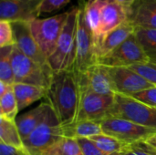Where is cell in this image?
<instances>
[{
    "mask_svg": "<svg viewBox=\"0 0 156 155\" xmlns=\"http://www.w3.org/2000/svg\"><path fill=\"white\" fill-rule=\"evenodd\" d=\"M45 99L55 111L61 125L68 126L74 123L80 102L78 74L71 69L54 72Z\"/></svg>",
    "mask_w": 156,
    "mask_h": 155,
    "instance_id": "1",
    "label": "cell"
},
{
    "mask_svg": "<svg viewBox=\"0 0 156 155\" xmlns=\"http://www.w3.org/2000/svg\"><path fill=\"white\" fill-rule=\"evenodd\" d=\"M69 15L62 32L52 55L48 58V64L53 72L71 69L76 55V35L79 7L73 6L68 10Z\"/></svg>",
    "mask_w": 156,
    "mask_h": 155,
    "instance_id": "2",
    "label": "cell"
},
{
    "mask_svg": "<svg viewBox=\"0 0 156 155\" xmlns=\"http://www.w3.org/2000/svg\"><path fill=\"white\" fill-rule=\"evenodd\" d=\"M86 0H79V14L76 35V55L71 68L78 75L86 71L90 67L97 63L95 55V44L92 31L86 20Z\"/></svg>",
    "mask_w": 156,
    "mask_h": 155,
    "instance_id": "3",
    "label": "cell"
},
{
    "mask_svg": "<svg viewBox=\"0 0 156 155\" xmlns=\"http://www.w3.org/2000/svg\"><path fill=\"white\" fill-rule=\"evenodd\" d=\"M11 64L15 75V83H25L48 88L53 70L48 65H40L24 55L16 45L13 47Z\"/></svg>",
    "mask_w": 156,
    "mask_h": 155,
    "instance_id": "4",
    "label": "cell"
},
{
    "mask_svg": "<svg viewBox=\"0 0 156 155\" xmlns=\"http://www.w3.org/2000/svg\"><path fill=\"white\" fill-rule=\"evenodd\" d=\"M65 137L64 126L59 122L53 109L47 119L24 141L29 155H41L47 149Z\"/></svg>",
    "mask_w": 156,
    "mask_h": 155,
    "instance_id": "5",
    "label": "cell"
},
{
    "mask_svg": "<svg viewBox=\"0 0 156 155\" xmlns=\"http://www.w3.org/2000/svg\"><path fill=\"white\" fill-rule=\"evenodd\" d=\"M68 15L67 11L47 18H35L29 22L31 33L47 58L52 55L57 47Z\"/></svg>",
    "mask_w": 156,
    "mask_h": 155,
    "instance_id": "6",
    "label": "cell"
},
{
    "mask_svg": "<svg viewBox=\"0 0 156 155\" xmlns=\"http://www.w3.org/2000/svg\"><path fill=\"white\" fill-rule=\"evenodd\" d=\"M109 117L122 118L156 131V108L147 106L129 96L115 95Z\"/></svg>",
    "mask_w": 156,
    "mask_h": 155,
    "instance_id": "7",
    "label": "cell"
},
{
    "mask_svg": "<svg viewBox=\"0 0 156 155\" xmlns=\"http://www.w3.org/2000/svg\"><path fill=\"white\" fill-rule=\"evenodd\" d=\"M148 62L149 59L139 44L135 34L128 37L110 54L97 60L98 64H101L109 68H130L134 65Z\"/></svg>",
    "mask_w": 156,
    "mask_h": 155,
    "instance_id": "8",
    "label": "cell"
},
{
    "mask_svg": "<svg viewBox=\"0 0 156 155\" xmlns=\"http://www.w3.org/2000/svg\"><path fill=\"white\" fill-rule=\"evenodd\" d=\"M115 95H101L90 90H80V102L77 116L78 121L101 122L109 117L114 105Z\"/></svg>",
    "mask_w": 156,
    "mask_h": 155,
    "instance_id": "9",
    "label": "cell"
},
{
    "mask_svg": "<svg viewBox=\"0 0 156 155\" xmlns=\"http://www.w3.org/2000/svg\"><path fill=\"white\" fill-rule=\"evenodd\" d=\"M101 125L104 134L112 136L127 144L144 141L156 132L151 128L116 117L105 118L101 122Z\"/></svg>",
    "mask_w": 156,
    "mask_h": 155,
    "instance_id": "10",
    "label": "cell"
},
{
    "mask_svg": "<svg viewBox=\"0 0 156 155\" xmlns=\"http://www.w3.org/2000/svg\"><path fill=\"white\" fill-rule=\"evenodd\" d=\"M80 90H87L101 95H116L109 67L94 64L78 75Z\"/></svg>",
    "mask_w": 156,
    "mask_h": 155,
    "instance_id": "11",
    "label": "cell"
},
{
    "mask_svg": "<svg viewBox=\"0 0 156 155\" xmlns=\"http://www.w3.org/2000/svg\"><path fill=\"white\" fill-rule=\"evenodd\" d=\"M109 69L116 94L132 96L139 91L155 87L131 68H109Z\"/></svg>",
    "mask_w": 156,
    "mask_h": 155,
    "instance_id": "12",
    "label": "cell"
},
{
    "mask_svg": "<svg viewBox=\"0 0 156 155\" xmlns=\"http://www.w3.org/2000/svg\"><path fill=\"white\" fill-rule=\"evenodd\" d=\"M11 24L14 32L15 45L16 48L24 55L37 63L40 65H48V58L40 49L31 33L29 22L17 21Z\"/></svg>",
    "mask_w": 156,
    "mask_h": 155,
    "instance_id": "13",
    "label": "cell"
},
{
    "mask_svg": "<svg viewBox=\"0 0 156 155\" xmlns=\"http://www.w3.org/2000/svg\"><path fill=\"white\" fill-rule=\"evenodd\" d=\"M40 5L22 0H0V19L8 22H31L39 16Z\"/></svg>",
    "mask_w": 156,
    "mask_h": 155,
    "instance_id": "14",
    "label": "cell"
},
{
    "mask_svg": "<svg viewBox=\"0 0 156 155\" xmlns=\"http://www.w3.org/2000/svg\"><path fill=\"white\" fill-rule=\"evenodd\" d=\"M128 21L126 11L116 0H106L101 12V22L98 37L94 40L96 45L106 34Z\"/></svg>",
    "mask_w": 156,
    "mask_h": 155,
    "instance_id": "15",
    "label": "cell"
},
{
    "mask_svg": "<svg viewBox=\"0 0 156 155\" xmlns=\"http://www.w3.org/2000/svg\"><path fill=\"white\" fill-rule=\"evenodd\" d=\"M135 29L136 27L128 20L106 34L95 45V55L97 60L107 56L115 48H117L128 37L135 33Z\"/></svg>",
    "mask_w": 156,
    "mask_h": 155,
    "instance_id": "16",
    "label": "cell"
},
{
    "mask_svg": "<svg viewBox=\"0 0 156 155\" xmlns=\"http://www.w3.org/2000/svg\"><path fill=\"white\" fill-rule=\"evenodd\" d=\"M128 20L135 27L156 29V0H135Z\"/></svg>",
    "mask_w": 156,
    "mask_h": 155,
    "instance_id": "17",
    "label": "cell"
},
{
    "mask_svg": "<svg viewBox=\"0 0 156 155\" xmlns=\"http://www.w3.org/2000/svg\"><path fill=\"white\" fill-rule=\"evenodd\" d=\"M51 110V106L47 101L41 102L35 109L18 116L16 119V122L23 141L44 122Z\"/></svg>",
    "mask_w": 156,
    "mask_h": 155,
    "instance_id": "18",
    "label": "cell"
},
{
    "mask_svg": "<svg viewBox=\"0 0 156 155\" xmlns=\"http://www.w3.org/2000/svg\"><path fill=\"white\" fill-rule=\"evenodd\" d=\"M16 98L18 111H22L33 102L46 98L47 89L25 83H15L13 85Z\"/></svg>",
    "mask_w": 156,
    "mask_h": 155,
    "instance_id": "19",
    "label": "cell"
},
{
    "mask_svg": "<svg viewBox=\"0 0 156 155\" xmlns=\"http://www.w3.org/2000/svg\"><path fill=\"white\" fill-rule=\"evenodd\" d=\"M65 137L69 138H91L103 133L101 122L92 121H78L64 126Z\"/></svg>",
    "mask_w": 156,
    "mask_h": 155,
    "instance_id": "20",
    "label": "cell"
},
{
    "mask_svg": "<svg viewBox=\"0 0 156 155\" xmlns=\"http://www.w3.org/2000/svg\"><path fill=\"white\" fill-rule=\"evenodd\" d=\"M0 142L7 145L25 149L16 121L0 116Z\"/></svg>",
    "mask_w": 156,
    "mask_h": 155,
    "instance_id": "21",
    "label": "cell"
},
{
    "mask_svg": "<svg viewBox=\"0 0 156 155\" xmlns=\"http://www.w3.org/2000/svg\"><path fill=\"white\" fill-rule=\"evenodd\" d=\"M134 34L149 62L156 64V29L136 27Z\"/></svg>",
    "mask_w": 156,
    "mask_h": 155,
    "instance_id": "22",
    "label": "cell"
},
{
    "mask_svg": "<svg viewBox=\"0 0 156 155\" xmlns=\"http://www.w3.org/2000/svg\"><path fill=\"white\" fill-rule=\"evenodd\" d=\"M89 139H90L103 153L108 154H123L129 145L112 136L104 133Z\"/></svg>",
    "mask_w": 156,
    "mask_h": 155,
    "instance_id": "23",
    "label": "cell"
},
{
    "mask_svg": "<svg viewBox=\"0 0 156 155\" xmlns=\"http://www.w3.org/2000/svg\"><path fill=\"white\" fill-rule=\"evenodd\" d=\"M41 155H83V153L77 139L64 137Z\"/></svg>",
    "mask_w": 156,
    "mask_h": 155,
    "instance_id": "24",
    "label": "cell"
},
{
    "mask_svg": "<svg viewBox=\"0 0 156 155\" xmlns=\"http://www.w3.org/2000/svg\"><path fill=\"white\" fill-rule=\"evenodd\" d=\"M106 0H88L85 5L86 20L92 31L94 40L98 37L101 22V8Z\"/></svg>",
    "mask_w": 156,
    "mask_h": 155,
    "instance_id": "25",
    "label": "cell"
},
{
    "mask_svg": "<svg viewBox=\"0 0 156 155\" xmlns=\"http://www.w3.org/2000/svg\"><path fill=\"white\" fill-rule=\"evenodd\" d=\"M14 46L0 48V80L13 86L15 84V75L11 64V55Z\"/></svg>",
    "mask_w": 156,
    "mask_h": 155,
    "instance_id": "26",
    "label": "cell"
},
{
    "mask_svg": "<svg viewBox=\"0 0 156 155\" xmlns=\"http://www.w3.org/2000/svg\"><path fill=\"white\" fill-rule=\"evenodd\" d=\"M18 105L13 86L0 97V116L16 121L18 112Z\"/></svg>",
    "mask_w": 156,
    "mask_h": 155,
    "instance_id": "27",
    "label": "cell"
},
{
    "mask_svg": "<svg viewBox=\"0 0 156 155\" xmlns=\"http://www.w3.org/2000/svg\"><path fill=\"white\" fill-rule=\"evenodd\" d=\"M122 155H156V150L144 141L129 144Z\"/></svg>",
    "mask_w": 156,
    "mask_h": 155,
    "instance_id": "28",
    "label": "cell"
},
{
    "mask_svg": "<svg viewBox=\"0 0 156 155\" xmlns=\"http://www.w3.org/2000/svg\"><path fill=\"white\" fill-rule=\"evenodd\" d=\"M14 45L15 37L11 22L0 20V48Z\"/></svg>",
    "mask_w": 156,
    "mask_h": 155,
    "instance_id": "29",
    "label": "cell"
},
{
    "mask_svg": "<svg viewBox=\"0 0 156 155\" xmlns=\"http://www.w3.org/2000/svg\"><path fill=\"white\" fill-rule=\"evenodd\" d=\"M130 68L133 70L136 71L138 74L142 75L149 82H151L154 86L156 87V64L148 62L144 64L134 65Z\"/></svg>",
    "mask_w": 156,
    "mask_h": 155,
    "instance_id": "30",
    "label": "cell"
},
{
    "mask_svg": "<svg viewBox=\"0 0 156 155\" xmlns=\"http://www.w3.org/2000/svg\"><path fill=\"white\" fill-rule=\"evenodd\" d=\"M129 97H132L137 101L142 102L147 106L156 108V87L139 91Z\"/></svg>",
    "mask_w": 156,
    "mask_h": 155,
    "instance_id": "31",
    "label": "cell"
},
{
    "mask_svg": "<svg viewBox=\"0 0 156 155\" xmlns=\"http://www.w3.org/2000/svg\"><path fill=\"white\" fill-rule=\"evenodd\" d=\"M78 143L81 148L83 155H122L108 154L103 153L90 139L89 138H78Z\"/></svg>",
    "mask_w": 156,
    "mask_h": 155,
    "instance_id": "32",
    "label": "cell"
},
{
    "mask_svg": "<svg viewBox=\"0 0 156 155\" xmlns=\"http://www.w3.org/2000/svg\"><path fill=\"white\" fill-rule=\"evenodd\" d=\"M69 2V0H43L39 6L38 13L39 15H41L45 13L54 12L65 6Z\"/></svg>",
    "mask_w": 156,
    "mask_h": 155,
    "instance_id": "33",
    "label": "cell"
},
{
    "mask_svg": "<svg viewBox=\"0 0 156 155\" xmlns=\"http://www.w3.org/2000/svg\"><path fill=\"white\" fill-rule=\"evenodd\" d=\"M0 155H29L26 149L7 145L0 142Z\"/></svg>",
    "mask_w": 156,
    "mask_h": 155,
    "instance_id": "34",
    "label": "cell"
},
{
    "mask_svg": "<svg viewBox=\"0 0 156 155\" xmlns=\"http://www.w3.org/2000/svg\"><path fill=\"white\" fill-rule=\"evenodd\" d=\"M117 3L126 11L127 15L129 16L131 10H132V7L134 4V1L135 0H116Z\"/></svg>",
    "mask_w": 156,
    "mask_h": 155,
    "instance_id": "35",
    "label": "cell"
},
{
    "mask_svg": "<svg viewBox=\"0 0 156 155\" xmlns=\"http://www.w3.org/2000/svg\"><path fill=\"white\" fill-rule=\"evenodd\" d=\"M147 144H149L150 146H152L153 148H154L156 150V132H154L153 134H151L150 136H148L146 139L144 140Z\"/></svg>",
    "mask_w": 156,
    "mask_h": 155,
    "instance_id": "36",
    "label": "cell"
},
{
    "mask_svg": "<svg viewBox=\"0 0 156 155\" xmlns=\"http://www.w3.org/2000/svg\"><path fill=\"white\" fill-rule=\"evenodd\" d=\"M11 87H12L11 85H8V84H6V83L0 80V97L3 96Z\"/></svg>",
    "mask_w": 156,
    "mask_h": 155,
    "instance_id": "37",
    "label": "cell"
},
{
    "mask_svg": "<svg viewBox=\"0 0 156 155\" xmlns=\"http://www.w3.org/2000/svg\"><path fill=\"white\" fill-rule=\"evenodd\" d=\"M22 1H26V2H33V3H37L38 5H41L43 0H22Z\"/></svg>",
    "mask_w": 156,
    "mask_h": 155,
    "instance_id": "38",
    "label": "cell"
}]
</instances>
